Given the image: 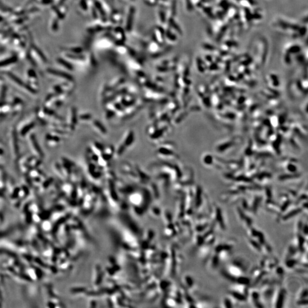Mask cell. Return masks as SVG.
Here are the masks:
<instances>
[{"label":"cell","mask_w":308,"mask_h":308,"mask_svg":"<svg viewBox=\"0 0 308 308\" xmlns=\"http://www.w3.org/2000/svg\"><path fill=\"white\" fill-rule=\"evenodd\" d=\"M243 270L238 266L233 264L229 266V268L228 269V272L230 276L235 278V277H238L242 276Z\"/></svg>","instance_id":"cell-1"},{"label":"cell","mask_w":308,"mask_h":308,"mask_svg":"<svg viewBox=\"0 0 308 308\" xmlns=\"http://www.w3.org/2000/svg\"><path fill=\"white\" fill-rule=\"evenodd\" d=\"M285 295V290L284 289H281L277 293L276 299H275V307L276 308H281L283 307L284 299Z\"/></svg>","instance_id":"cell-2"},{"label":"cell","mask_w":308,"mask_h":308,"mask_svg":"<svg viewBox=\"0 0 308 308\" xmlns=\"http://www.w3.org/2000/svg\"><path fill=\"white\" fill-rule=\"evenodd\" d=\"M231 296L234 298L236 301H244L246 300V296L243 293H241L237 291H232L230 292Z\"/></svg>","instance_id":"cell-3"},{"label":"cell","mask_w":308,"mask_h":308,"mask_svg":"<svg viewBox=\"0 0 308 308\" xmlns=\"http://www.w3.org/2000/svg\"><path fill=\"white\" fill-rule=\"evenodd\" d=\"M215 216H216V219L217 220L218 223L220 224V227L223 229H225V225L224 223V221L223 219L222 214L221 212L220 209L218 207H216V212H215Z\"/></svg>","instance_id":"cell-4"},{"label":"cell","mask_w":308,"mask_h":308,"mask_svg":"<svg viewBox=\"0 0 308 308\" xmlns=\"http://www.w3.org/2000/svg\"><path fill=\"white\" fill-rule=\"evenodd\" d=\"M114 34L116 36V38L119 41V42H123L125 39V36L124 34V32L122 30V29L119 27H117L114 30Z\"/></svg>","instance_id":"cell-5"},{"label":"cell","mask_w":308,"mask_h":308,"mask_svg":"<svg viewBox=\"0 0 308 308\" xmlns=\"http://www.w3.org/2000/svg\"><path fill=\"white\" fill-rule=\"evenodd\" d=\"M155 38L157 39V42L159 43V44H163L164 39L162 30L160 28H157L155 29Z\"/></svg>","instance_id":"cell-6"},{"label":"cell","mask_w":308,"mask_h":308,"mask_svg":"<svg viewBox=\"0 0 308 308\" xmlns=\"http://www.w3.org/2000/svg\"><path fill=\"white\" fill-rule=\"evenodd\" d=\"M134 13V9L133 7H131L130 9V11H129V13L128 14V16H127L128 17L127 19V24H126L127 25V30H130V28L131 26Z\"/></svg>","instance_id":"cell-7"},{"label":"cell","mask_w":308,"mask_h":308,"mask_svg":"<svg viewBox=\"0 0 308 308\" xmlns=\"http://www.w3.org/2000/svg\"><path fill=\"white\" fill-rule=\"evenodd\" d=\"M302 211V209L301 208H297L295 209L294 210H292L289 213L286 214V215H285L283 217V220H286L292 218L293 216L297 215V214L300 213Z\"/></svg>","instance_id":"cell-8"},{"label":"cell","mask_w":308,"mask_h":308,"mask_svg":"<svg viewBox=\"0 0 308 308\" xmlns=\"http://www.w3.org/2000/svg\"><path fill=\"white\" fill-rule=\"evenodd\" d=\"M249 242H250V243H251V244L252 246L254 248H255L257 251L259 252H260L261 251V245H260V244L258 243L257 241H255L254 240L250 239Z\"/></svg>","instance_id":"cell-9"},{"label":"cell","mask_w":308,"mask_h":308,"mask_svg":"<svg viewBox=\"0 0 308 308\" xmlns=\"http://www.w3.org/2000/svg\"><path fill=\"white\" fill-rule=\"evenodd\" d=\"M224 304L225 307H226V308H231L233 307L232 303L229 298H226L224 299Z\"/></svg>","instance_id":"cell-10"},{"label":"cell","mask_w":308,"mask_h":308,"mask_svg":"<svg viewBox=\"0 0 308 308\" xmlns=\"http://www.w3.org/2000/svg\"><path fill=\"white\" fill-rule=\"evenodd\" d=\"M120 14L119 13H116L115 14H114L112 16V20L113 21H115V22H118L119 21L120 19Z\"/></svg>","instance_id":"cell-11"},{"label":"cell","mask_w":308,"mask_h":308,"mask_svg":"<svg viewBox=\"0 0 308 308\" xmlns=\"http://www.w3.org/2000/svg\"><path fill=\"white\" fill-rule=\"evenodd\" d=\"M145 1L149 5H154L157 3L158 0H145Z\"/></svg>","instance_id":"cell-12"}]
</instances>
